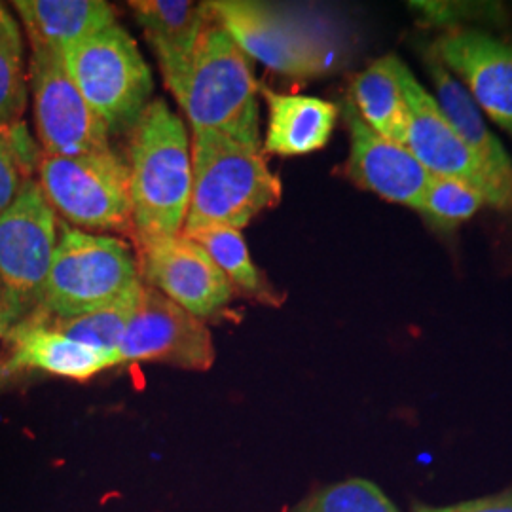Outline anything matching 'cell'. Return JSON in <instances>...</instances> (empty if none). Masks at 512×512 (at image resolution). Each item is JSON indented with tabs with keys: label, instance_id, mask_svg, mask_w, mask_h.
<instances>
[{
	"label": "cell",
	"instance_id": "20",
	"mask_svg": "<svg viewBox=\"0 0 512 512\" xmlns=\"http://www.w3.org/2000/svg\"><path fill=\"white\" fill-rule=\"evenodd\" d=\"M399 55L389 54L370 63L351 80V103L366 126L384 139L406 147L408 107L397 76Z\"/></svg>",
	"mask_w": 512,
	"mask_h": 512
},
{
	"label": "cell",
	"instance_id": "1",
	"mask_svg": "<svg viewBox=\"0 0 512 512\" xmlns=\"http://www.w3.org/2000/svg\"><path fill=\"white\" fill-rule=\"evenodd\" d=\"M129 196L137 249L183 234L192 192V145L184 122L162 99L129 131Z\"/></svg>",
	"mask_w": 512,
	"mask_h": 512
},
{
	"label": "cell",
	"instance_id": "26",
	"mask_svg": "<svg viewBox=\"0 0 512 512\" xmlns=\"http://www.w3.org/2000/svg\"><path fill=\"white\" fill-rule=\"evenodd\" d=\"M27 137L25 126L16 129L10 135H0V213L14 202L21 184L29 177H23L29 162L27 150H33L31 143H23Z\"/></svg>",
	"mask_w": 512,
	"mask_h": 512
},
{
	"label": "cell",
	"instance_id": "28",
	"mask_svg": "<svg viewBox=\"0 0 512 512\" xmlns=\"http://www.w3.org/2000/svg\"><path fill=\"white\" fill-rule=\"evenodd\" d=\"M414 512H512V490L503 494L471 499V501H461L446 507H431V505L416 503Z\"/></svg>",
	"mask_w": 512,
	"mask_h": 512
},
{
	"label": "cell",
	"instance_id": "3",
	"mask_svg": "<svg viewBox=\"0 0 512 512\" xmlns=\"http://www.w3.org/2000/svg\"><path fill=\"white\" fill-rule=\"evenodd\" d=\"M179 105L192 133H220L260 147L258 84L251 59L213 14L198 38Z\"/></svg>",
	"mask_w": 512,
	"mask_h": 512
},
{
	"label": "cell",
	"instance_id": "27",
	"mask_svg": "<svg viewBox=\"0 0 512 512\" xmlns=\"http://www.w3.org/2000/svg\"><path fill=\"white\" fill-rule=\"evenodd\" d=\"M412 10L420 19L433 25H458L463 19L495 18L499 6L495 4H465V2H412Z\"/></svg>",
	"mask_w": 512,
	"mask_h": 512
},
{
	"label": "cell",
	"instance_id": "24",
	"mask_svg": "<svg viewBox=\"0 0 512 512\" xmlns=\"http://www.w3.org/2000/svg\"><path fill=\"white\" fill-rule=\"evenodd\" d=\"M289 512H401L370 480L349 478L325 486L296 503Z\"/></svg>",
	"mask_w": 512,
	"mask_h": 512
},
{
	"label": "cell",
	"instance_id": "14",
	"mask_svg": "<svg viewBox=\"0 0 512 512\" xmlns=\"http://www.w3.org/2000/svg\"><path fill=\"white\" fill-rule=\"evenodd\" d=\"M344 120L349 129V179L385 202L418 209L431 173L408 148L368 128L349 97L344 101Z\"/></svg>",
	"mask_w": 512,
	"mask_h": 512
},
{
	"label": "cell",
	"instance_id": "7",
	"mask_svg": "<svg viewBox=\"0 0 512 512\" xmlns=\"http://www.w3.org/2000/svg\"><path fill=\"white\" fill-rule=\"evenodd\" d=\"M38 179L46 202L69 226L133 236L129 165L112 148L82 156L42 154Z\"/></svg>",
	"mask_w": 512,
	"mask_h": 512
},
{
	"label": "cell",
	"instance_id": "10",
	"mask_svg": "<svg viewBox=\"0 0 512 512\" xmlns=\"http://www.w3.org/2000/svg\"><path fill=\"white\" fill-rule=\"evenodd\" d=\"M35 126L44 154L82 156L110 150V133L54 50L31 48Z\"/></svg>",
	"mask_w": 512,
	"mask_h": 512
},
{
	"label": "cell",
	"instance_id": "29",
	"mask_svg": "<svg viewBox=\"0 0 512 512\" xmlns=\"http://www.w3.org/2000/svg\"><path fill=\"white\" fill-rule=\"evenodd\" d=\"M19 25L16 23V19L10 16V12L4 8V4L0 2V35L12 31V29H18Z\"/></svg>",
	"mask_w": 512,
	"mask_h": 512
},
{
	"label": "cell",
	"instance_id": "18",
	"mask_svg": "<svg viewBox=\"0 0 512 512\" xmlns=\"http://www.w3.org/2000/svg\"><path fill=\"white\" fill-rule=\"evenodd\" d=\"M268 103L264 150L275 156H304L329 145L336 128L338 105L311 97L260 90Z\"/></svg>",
	"mask_w": 512,
	"mask_h": 512
},
{
	"label": "cell",
	"instance_id": "22",
	"mask_svg": "<svg viewBox=\"0 0 512 512\" xmlns=\"http://www.w3.org/2000/svg\"><path fill=\"white\" fill-rule=\"evenodd\" d=\"M190 239L198 241L215 260L220 272L230 281L234 293L238 291L275 306L281 302L279 294L275 293L274 289L268 285L266 277L256 268L249 253V247L241 236V230L213 228V230L200 232Z\"/></svg>",
	"mask_w": 512,
	"mask_h": 512
},
{
	"label": "cell",
	"instance_id": "9",
	"mask_svg": "<svg viewBox=\"0 0 512 512\" xmlns=\"http://www.w3.org/2000/svg\"><path fill=\"white\" fill-rule=\"evenodd\" d=\"M397 76L408 107L406 148L414 158L433 177L467 184L484 198L486 205L512 209V194L495 181L494 175L476 158L471 148L459 139L442 114L437 99L421 86L401 59L397 61Z\"/></svg>",
	"mask_w": 512,
	"mask_h": 512
},
{
	"label": "cell",
	"instance_id": "2",
	"mask_svg": "<svg viewBox=\"0 0 512 512\" xmlns=\"http://www.w3.org/2000/svg\"><path fill=\"white\" fill-rule=\"evenodd\" d=\"M281 194L262 147L220 133H192V192L181 236L213 228L243 230L281 202Z\"/></svg>",
	"mask_w": 512,
	"mask_h": 512
},
{
	"label": "cell",
	"instance_id": "16",
	"mask_svg": "<svg viewBox=\"0 0 512 512\" xmlns=\"http://www.w3.org/2000/svg\"><path fill=\"white\" fill-rule=\"evenodd\" d=\"M429 76L433 80L437 103L459 139L471 148L482 165L494 175L495 181L512 194V160L501 141L488 128L484 114L471 93L435 54L433 48L423 54Z\"/></svg>",
	"mask_w": 512,
	"mask_h": 512
},
{
	"label": "cell",
	"instance_id": "21",
	"mask_svg": "<svg viewBox=\"0 0 512 512\" xmlns=\"http://www.w3.org/2000/svg\"><path fill=\"white\" fill-rule=\"evenodd\" d=\"M143 294V281L131 285L128 291L120 294L107 306L90 311L86 315H76L69 319H29L25 323H35L48 329L55 330L69 340H74L82 346L107 353L114 359V353L120 346L129 323L139 308ZM23 325V323H21ZM116 365V361H114Z\"/></svg>",
	"mask_w": 512,
	"mask_h": 512
},
{
	"label": "cell",
	"instance_id": "8",
	"mask_svg": "<svg viewBox=\"0 0 512 512\" xmlns=\"http://www.w3.org/2000/svg\"><path fill=\"white\" fill-rule=\"evenodd\" d=\"M207 6L245 55L272 71L315 76L334 63L332 37L315 19L253 0H217Z\"/></svg>",
	"mask_w": 512,
	"mask_h": 512
},
{
	"label": "cell",
	"instance_id": "13",
	"mask_svg": "<svg viewBox=\"0 0 512 512\" xmlns=\"http://www.w3.org/2000/svg\"><path fill=\"white\" fill-rule=\"evenodd\" d=\"M433 50L480 110L512 135V40L456 29L437 38Z\"/></svg>",
	"mask_w": 512,
	"mask_h": 512
},
{
	"label": "cell",
	"instance_id": "11",
	"mask_svg": "<svg viewBox=\"0 0 512 512\" xmlns=\"http://www.w3.org/2000/svg\"><path fill=\"white\" fill-rule=\"evenodd\" d=\"M217 359L213 336L202 319L143 283L139 308L114 353L122 363H162L205 372Z\"/></svg>",
	"mask_w": 512,
	"mask_h": 512
},
{
	"label": "cell",
	"instance_id": "15",
	"mask_svg": "<svg viewBox=\"0 0 512 512\" xmlns=\"http://www.w3.org/2000/svg\"><path fill=\"white\" fill-rule=\"evenodd\" d=\"M129 6L158 57L167 90L179 101L198 38L211 16L207 2L131 0Z\"/></svg>",
	"mask_w": 512,
	"mask_h": 512
},
{
	"label": "cell",
	"instance_id": "12",
	"mask_svg": "<svg viewBox=\"0 0 512 512\" xmlns=\"http://www.w3.org/2000/svg\"><path fill=\"white\" fill-rule=\"evenodd\" d=\"M141 281L198 319L224 310L234 289L215 260L194 239H160L137 249Z\"/></svg>",
	"mask_w": 512,
	"mask_h": 512
},
{
	"label": "cell",
	"instance_id": "23",
	"mask_svg": "<svg viewBox=\"0 0 512 512\" xmlns=\"http://www.w3.org/2000/svg\"><path fill=\"white\" fill-rule=\"evenodd\" d=\"M484 205V198L467 184L431 175L416 211L435 232L450 234L473 219Z\"/></svg>",
	"mask_w": 512,
	"mask_h": 512
},
{
	"label": "cell",
	"instance_id": "25",
	"mask_svg": "<svg viewBox=\"0 0 512 512\" xmlns=\"http://www.w3.org/2000/svg\"><path fill=\"white\" fill-rule=\"evenodd\" d=\"M27 105V82L23 71L21 31L12 29L0 35V135L21 128Z\"/></svg>",
	"mask_w": 512,
	"mask_h": 512
},
{
	"label": "cell",
	"instance_id": "19",
	"mask_svg": "<svg viewBox=\"0 0 512 512\" xmlns=\"http://www.w3.org/2000/svg\"><path fill=\"white\" fill-rule=\"evenodd\" d=\"M25 27L31 48L63 52L116 23L103 0H16L12 4Z\"/></svg>",
	"mask_w": 512,
	"mask_h": 512
},
{
	"label": "cell",
	"instance_id": "6",
	"mask_svg": "<svg viewBox=\"0 0 512 512\" xmlns=\"http://www.w3.org/2000/svg\"><path fill=\"white\" fill-rule=\"evenodd\" d=\"M76 88L112 133L131 131L150 105L152 73L137 42L112 23L61 52Z\"/></svg>",
	"mask_w": 512,
	"mask_h": 512
},
{
	"label": "cell",
	"instance_id": "5",
	"mask_svg": "<svg viewBox=\"0 0 512 512\" xmlns=\"http://www.w3.org/2000/svg\"><path fill=\"white\" fill-rule=\"evenodd\" d=\"M137 281H141L139 262L126 241L95 236L59 222L44 296L29 319L86 315L107 306Z\"/></svg>",
	"mask_w": 512,
	"mask_h": 512
},
{
	"label": "cell",
	"instance_id": "17",
	"mask_svg": "<svg viewBox=\"0 0 512 512\" xmlns=\"http://www.w3.org/2000/svg\"><path fill=\"white\" fill-rule=\"evenodd\" d=\"M4 342L10 344L4 372L38 370L76 382H86L99 372L116 366L107 353L82 346L55 330L35 323L19 325Z\"/></svg>",
	"mask_w": 512,
	"mask_h": 512
},
{
	"label": "cell",
	"instance_id": "4",
	"mask_svg": "<svg viewBox=\"0 0 512 512\" xmlns=\"http://www.w3.org/2000/svg\"><path fill=\"white\" fill-rule=\"evenodd\" d=\"M59 222L37 181L27 179L0 213V340L40 308Z\"/></svg>",
	"mask_w": 512,
	"mask_h": 512
}]
</instances>
